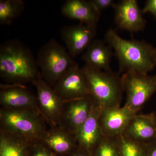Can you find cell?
<instances>
[{"mask_svg":"<svg viewBox=\"0 0 156 156\" xmlns=\"http://www.w3.org/2000/svg\"><path fill=\"white\" fill-rule=\"evenodd\" d=\"M40 72L37 59L28 47L17 40L0 46V76L8 84L33 83Z\"/></svg>","mask_w":156,"mask_h":156,"instance_id":"obj_1","label":"cell"},{"mask_svg":"<svg viewBox=\"0 0 156 156\" xmlns=\"http://www.w3.org/2000/svg\"><path fill=\"white\" fill-rule=\"evenodd\" d=\"M105 40L115 50L121 72L147 74L156 66V48L144 41L123 39L110 28Z\"/></svg>","mask_w":156,"mask_h":156,"instance_id":"obj_2","label":"cell"},{"mask_svg":"<svg viewBox=\"0 0 156 156\" xmlns=\"http://www.w3.org/2000/svg\"><path fill=\"white\" fill-rule=\"evenodd\" d=\"M91 96L101 109L121 106L124 92L122 78L112 72H105L85 65Z\"/></svg>","mask_w":156,"mask_h":156,"instance_id":"obj_3","label":"cell"},{"mask_svg":"<svg viewBox=\"0 0 156 156\" xmlns=\"http://www.w3.org/2000/svg\"><path fill=\"white\" fill-rule=\"evenodd\" d=\"M48 123L40 112L30 109H0V129L29 141L41 138Z\"/></svg>","mask_w":156,"mask_h":156,"instance_id":"obj_4","label":"cell"},{"mask_svg":"<svg viewBox=\"0 0 156 156\" xmlns=\"http://www.w3.org/2000/svg\"><path fill=\"white\" fill-rule=\"evenodd\" d=\"M37 62L42 78L52 88L76 63L66 49L54 39H51L41 48Z\"/></svg>","mask_w":156,"mask_h":156,"instance_id":"obj_5","label":"cell"},{"mask_svg":"<svg viewBox=\"0 0 156 156\" xmlns=\"http://www.w3.org/2000/svg\"><path fill=\"white\" fill-rule=\"evenodd\" d=\"M121 78L126 95L125 106L136 113L156 92V76L127 72Z\"/></svg>","mask_w":156,"mask_h":156,"instance_id":"obj_6","label":"cell"},{"mask_svg":"<svg viewBox=\"0 0 156 156\" xmlns=\"http://www.w3.org/2000/svg\"><path fill=\"white\" fill-rule=\"evenodd\" d=\"M33 84L37 91L39 111L50 127L58 126L64 101L42 78L41 73Z\"/></svg>","mask_w":156,"mask_h":156,"instance_id":"obj_7","label":"cell"},{"mask_svg":"<svg viewBox=\"0 0 156 156\" xmlns=\"http://www.w3.org/2000/svg\"><path fill=\"white\" fill-rule=\"evenodd\" d=\"M53 89L64 101L91 96L87 78L76 62L62 76Z\"/></svg>","mask_w":156,"mask_h":156,"instance_id":"obj_8","label":"cell"},{"mask_svg":"<svg viewBox=\"0 0 156 156\" xmlns=\"http://www.w3.org/2000/svg\"><path fill=\"white\" fill-rule=\"evenodd\" d=\"M94 104L91 96L65 101L58 126L76 136L89 118Z\"/></svg>","mask_w":156,"mask_h":156,"instance_id":"obj_9","label":"cell"},{"mask_svg":"<svg viewBox=\"0 0 156 156\" xmlns=\"http://www.w3.org/2000/svg\"><path fill=\"white\" fill-rule=\"evenodd\" d=\"M136 113L124 105L107 108L101 110L99 125L104 136H122L128 123Z\"/></svg>","mask_w":156,"mask_h":156,"instance_id":"obj_10","label":"cell"},{"mask_svg":"<svg viewBox=\"0 0 156 156\" xmlns=\"http://www.w3.org/2000/svg\"><path fill=\"white\" fill-rule=\"evenodd\" d=\"M96 26L80 23L62 29V38L73 58L86 50L94 41L96 35Z\"/></svg>","mask_w":156,"mask_h":156,"instance_id":"obj_11","label":"cell"},{"mask_svg":"<svg viewBox=\"0 0 156 156\" xmlns=\"http://www.w3.org/2000/svg\"><path fill=\"white\" fill-rule=\"evenodd\" d=\"M0 104L4 108L30 109L40 113L36 95L23 85L1 84Z\"/></svg>","mask_w":156,"mask_h":156,"instance_id":"obj_12","label":"cell"},{"mask_svg":"<svg viewBox=\"0 0 156 156\" xmlns=\"http://www.w3.org/2000/svg\"><path fill=\"white\" fill-rule=\"evenodd\" d=\"M115 21L119 28L131 32L144 30L146 21L136 0H123L114 7Z\"/></svg>","mask_w":156,"mask_h":156,"instance_id":"obj_13","label":"cell"},{"mask_svg":"<svg viewBox=\"0 0 156 156\" xmlns=\"http://www.w3.org/2000/svg\"><path fill=\"white\" fill-rule=\"evenodd\" d=\"M122 135L142 144H147L155 140V115L136 114L128 123Z\"/></svg>","mask_w":156,"mask_h":156,"instance_id":"obj_14","label":"cell"},{"mask_svg":"<svg viewBox=\"0 0 156 156\" xmlns=\"http://www.w3.org/2000/svg\"><path fill=\"white\" fill-rule=\"evenodd\" d=\"M41 140L58 156H65L78 147L75 135L60 126L50 127Z\"/></svg>","mask_w":156,"mask_h":156,"instance_id":"obj_15","label":"cell"},{"mask_svg":"<svg viewBox=\"0 0 156 156\" xmlns=\"http://www.w3.org/2000/svg\"><path fill=\"white\" fill-rule=\"evenodd\" d=\"M101 110L94 101L89 118L76 135L78 146L91 152L104 136L98 122Z\"/></svg>","mask_w":156,"mask_h":156,"instance_id":"obj_16","label":"cell"},{"mask_svg":"<svg viewBox=\"0 0 156 156\" xmlns=\"http://www.w3.org/2000/svg\"><path fill=\"white\" fill-rule=\"evenodd\" d=\"M61 11L65 17L89 25L97 26L101 15L89 1L84 0H67L62 6Z\"/></svg>","mask_w":156,"mask_h":156,"instance_id":"obj_17","label":"cell"},{"mask_svg":"<svg viewBox=\"0 0 156 156\" xmlns=\"http://www.w3.org/2000/svg\"><path fill=\"white\" fill-rule=\"evenodd\" d=\"M112 48L102 41L94 40L87 48L82 59L86 65L105 72H111Z\"/></svg>","mask_w":156,"mask_h":156,"instance_id":"obj_18","label":"cell"},{"mask_svg":"<svg viewBox=\"0 0 156 156\" xmlns=\"http://www.w3.org/2000/svg\"><path fill=\"white\" fill-rule=\"evenodd\" d=\"M31 142L0 129V156H29Z\"/></svg>","mask_w":156,"mask_h":156,"instance_id":"obj_19","label":"cell"},{"mask_svg":"<svg viewBox=\"0 0 156 156\" xmlns=\"http://www.w3.org/2000/svg\"><path fill=\"white\" fill-rule=\"evenodd\" d=\"M24 6L22 0H1L0 24H11L23 12Z\"/></svg>","mask_w":156,"mask_h":156,"instance_id":"obj_20","label":"cell"},{"mask_svg":"<svg viewBox=\"0 0 156 156\" xmlns=\"http://www.w3.org/2000/svg\"><path fill=\"white\" fill-rule=\"evenodd\" d=\"M92 156H122L120 136L104 135L92 152Z\"/></svg>","mask_w":156,"mask_h":156,"instance_id":"obj_21","label":"cell"},{"mask_svg":"<svg viewBox=\"0 0 156 156\" xmlns=\"http://www.w3.org/2000/svg\"><path fill=\"white\" fill-rule=\"evenodd\" d=\"M122 156H146L145 144L135 142L126 136H120Z\"/></svg>","mask_w":156,"mask_h":156,"instance_id":"obj_22","label":"cell"},{"mask_svg":"<svg viewBox=\"0 0 156 156\" xmlns=\"http://www.w3.org/2000/svg\"><path fill=\"white\" fill-rule=\"evenodd\" d=\"M29 156H58L41 140L32 141L29 147Z\"/></svg>","mask_w":156,"mask_h":156,"instance_id":"obj_23","label":"cell"},{"mask_svg":"<svg viewBox=\"0 0 156 156\" xmlns=\"http://www.w3.org/2000/svg\"><path fill=\"white\" fill-rule=\"evenodd\" d=\"M89 2L99 14L110 7L114 8L115 3L113 0H90Z\"/></svg>","mask_w":156,"mask_h":156,"instance_id":"obj_24","label":"cell"},{"mask_svg":"<svg viewBox=\"0 0 156 156\" xmlns=\"http://www.w3.org/2000/svg\"><path fill=\"white\" fill-rule=\"evenodd\" d=\"M143 14L150 13L156 18V0H148L142 10Z\"/></svg>","mask_w":156,"mask_h":156,"instance_id":"obj_25","label":"cell"},{"mask_svg":"<svg viewBox=\"0 0 156 156\" xmlns=\"http://www.w3.org/2000/svg\"><path fill=\"white\" fill-rule=\"evenodd\" d=\"M65 156H92V152L78 147L75 150Z\"/></svg>","mask_w":156,"mask_h":156,"instance_id":"obj_26","label":"cell"},{"mask_svg":"<svg viewBox=\"0 0 156 156\" xmlns=\"http://www.w3.org/2000/svg\"><path fill=\"white\" fill-rule=\"evenodd\" d=\"M145 145L146 156H156V140Z\"/></svg>","mask_w":156,"mask_h":156,"instance_id":"obj_27","label":"cell"},{"mask_svg":"<svg viewBox=\"0 0 156 156\" xmlns=\"http://www.w3.org/2000/svg\"><path fill=\"white\" fill-rule=\"evenodd\" d=\"M155 119H156V115H155Z\"/></svg>","mask_w":156,"mask_h":156,"instance_id":"obj_28","label":"cell"}]
</instances>
